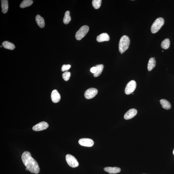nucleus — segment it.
<instances>
[{"instance_id":"f257e3e1","label":"nucleus","mask_w":174,"mask_h":174,"mask_svg":"<svg viewBox=\"0 0 174 174\" xmlns=\"http://www.w3.org/2000/svg\"><path fill=\"white\" fill-rule=\"evenodd\" d=\"M21 158L24 164L32 173L38 174L40 172V168L37 162L31 156V153L25 151L22 154Z\"/></svg>"},{"instance_id":"f03ea898","label":"nucleus","mask_w":174,"mask_h":174,"mask_svg":"<svg viewBox=\"0 0 174 174\" xmlns=\"http://www.w3.org/2000/svg\"><path fill=\"white\" fill-rule=\"evenodd\" d=\"M130 43V39L127 36L124 35L121 38L119 42V49L121 54L128 49Z\"/></svg>"},{"instance_id":"7ed1b4c3","label":"nucleus","mask_w":174,"mask_h":174,"mask_svg":"<svg viewBox=\"0 0 174 174\" xmlns=\"http://www.w3.org/2000/svg\"><path fill=\"white\" fill-rule=\"evenodd\" d=\"M164 22V20L162 18H159L156 19L151 26V32L152 33H155L158 32L163 25Z\"/></svg>"},{"instance_id":"20e7f679","label":"nucleus","mask_w":174,"mask_h":174,"mask_svg":"<svg viewBox=\"0 0 174 174\" xmlns=\"http://www.w3.org/2000/svg\"><path fill=\"white\" fill-rule=\"evenodd\" d=\"M89 30V27L88 26L84 25L76 33V39L78 40H81L87 34Z\"/></svg>"},{"instance_id":"39448f33","label":"nucleus","mask_w":174,"mask_h":174,"mask_svg":"<svg viewBox=\"0 0 174 174\" xmlns=\"http://www.w3.org/2000/svg\"><path fill=\"white\" fill-rule=\"evenodd\" d=\"M66 160L70 166L75 168L79 165V163L77 159L73 156L67 154L66 156Z\"/></svg>"},{"instance_id":"423d86ee","label":"nucleus","mask_w":174,"mask_h":174,"mask_svg":"<svg viewBox=\"0 0 174 174\" xmlns=\"http://www.w3.org/2000/svg\"><path fill=\"white\" fill-rule=\"evenodd\" d=\"M136 87V83L135 81L132 80L129 82L126 86L125 93L126 95H129L134 91Z\"/></svg>"},{"instance_id":"0eeeda50","label":"nucleus","mask_w":174,"mask_h":174,"mask_svg":"<svg viewBox=\"0 0 174 174\" xmlns=\"http://www.w3.org/2000/svg\"><path fill=\"white\" fill-rule=\"evenodd\" d=\"M97 93L98 90L96 89L91 88L87 89L85 91L84 95L87 99H91L95 97Z\"/></svg>"},{"instance_id":"6e6552de","label":"nucleus","mask_w":174,"mask_h":174,"mask_svg":"<svg viewBox=\"0 0 174 174\" xmlns=\"http://www.w3.org/2000/svg\"><path fill=\"white\" fill-rule=\"evenodd\" d=\"M49 125L46 122H42L38 123L33 127L32 129L35 131H42L49 127Z\"/></svg>"},{"instance_id":"1a4fd4ad","label":"nucleus","mask_w":174,"mask_h":174,"mask_svg":"<svg viewBox=\"0 0 174 174\" xmlns=\"http://www.w3.org/2000/svg\"><path fill=\"white\" fill-rule=\"evenodd\" d=\"M78 142L80 145L86 147H92L94 144V142L92 140L86 138L80 139Z\"/></svg>"},{"instance_id":"9d476101","label":"nucleus","mask_w":174,"mask_h":174,"mask_svg":"<svg viewBox=\"0 0 174 174\" xmlns=\"http://www.w3.org/2000/svg\"><path fill=\"white\" fill-rule=\"evenodd\" d=\"M137 111L135 109L132 108L129 110L124 114V118L126 120L130 119L136 115Z\"/></svg>"},{"instance_id":"9b49d317","label":"nucleus","mask_w":174,"mask_h":174,"mask_svg":"<svg viewBox=\"0 0 174 174\" xmlns=\"http://www.w3.org/2000/svg\"><path fill=\"white\" fill-rule=\"evenodd\" d=\"M51 99L52 102L54 103L59 102L61 99V96L57 90H54L52 92Z\"/></svg>"},{"instance_id":"f8f14e48","label":"nucleus","mask_w":174,"mask_h":174,"mask_svg":"<svg viewBox=\"0 0 174 174\" xmlns=\"http://www.w3.org/2000/svg\"><path fill=\"white\" fill-rule=\"evenodd\" d=\"M104 171L110 174H115L121 171L120 168L118 167H106L104 168Z\"/></svg>"},{"instance_id":"ddd939ff","label":"nucleus","mask_w":174,"mask_h":174,"mask_svg":"<svg viewBox=\"0 0 174 174\" xmlns=\"http://www.w3.org/2000/svg\"><path fill=\"white\" fill-rule=\"evenodd\" d=\"M110 40L109 36L106 33H103L98 36L96 40L98 42H101L108 41Z\"/></svg>"},{"instance_id":"4468645a","label":"nucleus","mask_w":174,"mask_h":174,"mask_svg":"<svg viewBox=\"0 0 174 174\" xmlns=\"http://www.w3.org/2000/svg\"><path fill=\"white\" fill-rule=\"evenodd\" d=\"M36 20L37 24L40 28H43L44 27L45 22L43 18L40 15H38L36 17Z\"/></svg>"},{"instance_id":"2eb2a0df","label":"nucleus","mask_w":174,"mask_h":174,"mask_svg":"<svg viewBox=\"0 0 174 174\" xmlns=\"http://www.w3.org/2000/svg\"><path fill=\"white\" fill-rule=\"evenodd\" d=\"M160 103L163 108L164 109L169 110L171 108V104L167 100L165 99L160 100Z\"/></svg>"},{"instance_id":"dca6fc26","label":"nucleus","mask_w":174,"mask_h":174,"mask_svg":"<svg viewBox=\"0 0 174 174\" xmlns=\"http://www.w3.org/2000/svg\"><path fill=\"white\" fill-rule=\"evenodd\" d=\"M156 61L155 58H151L149 59L148 63L147 68L149 71H151L153 69L156 65Z\"/></svg>"},{"instance_id":"f3484780","label":"nucleus","mask_w":174,"mask_h":174,"mask_svg":"<svg viewBox=\"0 0 174 174\" xmlns=\"http://www.w3.org/2000/svg\"><path fill=\"white\" fill-rule=\"evenodd\" d=\"M1 2H2V12L4 14H5L7 13L8 10V2L7 0H2L1 1Z\"/></svg>"},{"instance_id":"a211bd4d","label":"nucleus","mask_w":174,"mask_h":174,"mask_svg":"<svg viewBox=\"0 0 174 174\" xmlns=\"http://www.w3.org/2000/svg\"><path fill=\"white\" fill-rule=\"evenodd\" d=\"M2 45L4 48L11 50H13L15 48V45L13 43L8 41H4L2 44Z\"/></svg>"},{"instance_id":"6ab92c4d","label":"nucleus","mask_w":174,"mask_h":174,"mask_svg":"<svg viewBox=\"0 0 174 174\" xmlns=\"http://www.w3.org/2000/svg\"><path fill=\"white\" fill-rule=\"evenodd\" d=\"M33 3V1L31 0H24L21 3L20 7L22 8H24L30 7L32 5Z\"/></svg>"},{"instance_id":"aec40b11","label":"nucleus","mask_w":174,"mask_h":174,"mask_svg":"<svg viewBox=\"0 0 174 174\" xmlns=\"http://www.w3.org/2000/svg\"><path fill=\"white\" fill-rule=\"evenodd\" d=\"M95 67L97 68V72L95 74H94V76L95 77H97L99 76L101 74L103 71L104 66L103 64H100L96 65Z\"/></svg>"},{"instance_id":"412c9836","label":"nucleus","mask_w":174,"mask_h":174,"mask_svg":"<svg viewBox=\"0 0 174 174\" xmlns=\"http://www.w3.org/2000/svg\"><path fill=\"white\" fill-rule=\"evenodd\" d=\"M170 46V41L168 39H165L161 42V46L162 49H167L169 48Z\"/></svg>"},{"instance_id":"4be33fe9","label":"nucleus","mask_w":174,"mask_h":174,"mask_svg":"<svg viewBox=\"0 0 174 174\" xmlns=\"http://www.w3.org/2000/svg\"><path fill=\"white\" fill-rule=\"evenodd\" d=\"M71 21V18L70 16L69 11H67L65 12L64 17L63 19V22L65 24H67Z\"/></svg>"},{"instance_id":"5701e85b","label":"nucleus","mask_w":174,"mask_h":174,"mask_svg":"<svg viewBox=\"0 0 174 174\" xmlns=\"http://www.w3.org/2000/svg\"><path fill=\"white\" fill-rule=\"evenodd\" d=\"M101 0H93L92 1V5L95 9H98L100 7Z\"/></svg>"},{"instance_id":"b1692460","label":"nucleus","mask_w":174,"mask_h":174,"mask_svg":"<svg viewBox=\"0 0 174 174\" xmlns=\"http://www.w3.org/2000/svg\"><path fill=\"white\" fill-rule=\"evenodd\" d=\"M71 76L70 73L68 71L65 72L62 75V77L66 81L69 80Z\"/></svg>"},{"instance_id":"393cba45","label":"nucleus","mask_w":174,"mask_h":174,"mask_svg":"<svg viewBox=\"0 0 174 174\" xmlns=\"http://www.w3.org/2000/svg\"><path fill=\"white\" fill-rule=\"evenodd\" d=\"M71 66L70 65H64L61 68L62 71L64 72L69 70Z\"/></svg>"},{"instance_id":"a878e982","label":"nucleus","mask_w":174,"mask_h":174,"mask_svg":"<svg viewBox=\"0 0 174 174\" xmlns=\"http://www.w3.org/2000/svg\"><path fill=\"white\" fill-rule=\"evenodd\" d=\"M97 68L95 67H94L91 68L90 71L93 74H95L97 72Z\"/></svg>"},{"instance_id":"bb28decb","label":"nucleus","mask_w":174,"mask_h":174,"mask_svg":"<svg viewBox=\"0 0 174 174\" xmlns=\"http://www.w3.org/2000/svg\"><path fill=\"white\" fill-rule=\"evenodd\" d=\"M26 169L27 170H29V169H28V168H27V167H26Z\"/></svg>"},{"instance_id":"cd10ccee","label":"nucleus","mask_w":174,"mask_h":174,"mask_svg":"<svg viewBox=\"0 0 174 174\" xmlns=\"http://www.w3.org/2000/svg\"><path fill=\"white\" fill-rule=\"evenodd\" d=\"M173 154L174 155V150L173 151Z\"/></svg>"},{"instance_id":"c85d7f7f","label":"nucleus","mask_w":174,"mask_h":174,"mask_svg":"<svg viewBox=\"0 0 174 174\" xmlns=\"http://www.w3.org/2000/svg\"><path fill=\"white\" fill-rule=\"evenodd\" d=\"M1 48H2V46H1Z\"/></svg>"},{"instance_id":"c756f323","label":"nucleus","mask_w":174,"mask_h":174,"mask_svg":"<svg viewBox=\"0 0 174 174\" xmlns=\"http://www.w3.org/2000/svg\"></svg>"}]
</instances>
